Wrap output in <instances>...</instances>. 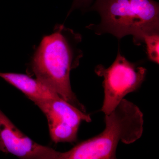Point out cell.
I'll return each mask as SVG.
<instances>
[{"label": "cell", "mask_w": 159, "mask_h": 159, "mask_svg": "<svg viewBox=\"0 0 159 159\" xmlns=\"http://www.w3.org/2000/svg\"><path fill=\"white\" fill-rule=\"evenodd\" d=\"M105 129L96 136L60 152L59 159L116 158L120 142L131 144L140 139L143 131V115L133 102L122 99L110 114L105 115Z\"/></svg>", "instance_id": "obj_3"}, {"label": "cell", "mask_w": 159, "mask_h": 159, "mask_svg": "<svg viewBox=\"0 0 159 159\" xmlns=\"http://www.w3.org/2000/svg\"><path fill=\"white\" fill-rule=\"evenodd\" d=\"M91 9L101 17L99 25L87 27L96 34L119 39L131 35L139 45L146 35L159 33V5L153 0H96Z\"/></svg>", "instance_id": "obj_2"}, {"label": "cell", "mask_w": 159, "mask_h": 159, "mask_svg": "<svg viewBox=\"0 0 159 159\" xmlns=\"http://www.w3.org/2000/svg\"><path fill=\"white\" fill-rule=\"evenodd\" d=\"M0 152L26 159H59L60 152L34 142L0 110Z\"/></svg>", "instance_id": "obj_6"}, {"label": "cell", "mask_w": 159, "mask_h": 159, "mask_svg": "<svg viewBox=\"0 0 159 159\" xmlns=\"http://www.w3.org/2000/svg\"><path fill=\"white\" fill-rule=\"evenodd\" d=\"M95 71L98 76L103 78L104 99L101 111L107 115L115 109L126 95L140 88L147 70L128 61L119 50L110 66L106 68L99 65Z\"/></svg>", "instance_id": "obj_4"}, {"label": "cell", "mask_w": 159, "mask_h": 159, "mask_svg": "<svg viewBox=\"0 0 159 159\" xmlns=\"http://www.w3.org/2000/svg\"><path fill=\"white\" fill-rule=\"evenodd\" d=\"M0 77L18 89L33 102L60 97L37 79L25 74L0 72Z\"/></svg>", "instance_id": "obj_7"}, {"label": "cell", "mask_w": 159, "mask_h": 159, "mask_svg": "<svg viewBox=\"0 0 159 159\" xmlns=\"http://www.w3.org/2000/svg\"><path fill=\"white\" fill-rule=\"evenodd\" d=\"M80 34L63 25L56 26L52 34L44 36L31 63L36 79L81 111L85 109L71 89L70 73L79 66L83 57Z\"/></svg>", "instance_id": "obj_1"}, {"label": "cell", "mask_w": 159, "mask_h": 159, "mask_svg": "<svg viewBox=\"0 0 159 159\" xmlns=\"http://www.w3.org/2000/svg\"><path fill=\"white\" fill-rule=\"evenodd\" d=\"M143 43L146 46L148 58L151 61L159 64V33L146 35L144 37Z\"/></svg>", "instance_id": "obj_8"}, {"label": "cell", "mask_w": 159, "mask_h": 159, "mask_svg": "<svg viewBox=\"0 0 159 159\" xmlns=\"http://www.w3.org/2000/svg\"><path fill=\"white\" fill-rule=\"evenodd\" d=\"M93 0H74L69 13L75 9H83L88 7Z\"/></svg>", "instance_id": "obj_9"}, {"label": "cell", "mask_w": 159, "mask_h": 159, "mask_svg": "<svg viewBox=\"0 0 159 159\" xmlns=\"http://www.w3.org/2000/svg\"><path fill=\"white\" fill-rule=\"evenodd\" d=\"M34 102L47 117L50 136L55 143L75 142L81 122H91L89 114L61 97Z\"/></svg>", "instance_id": "obj_5"}]
</instances>
